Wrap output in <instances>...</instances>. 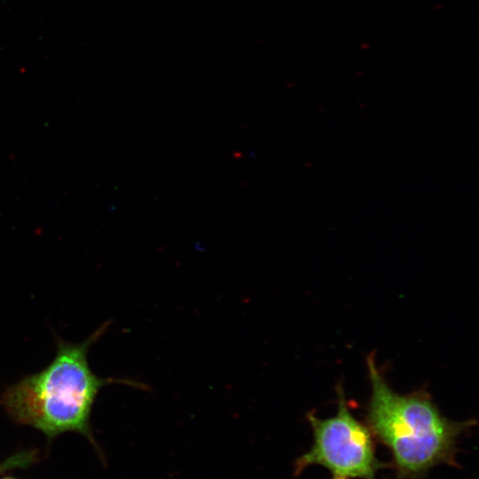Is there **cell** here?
Instances as JSON below:
<instances>
[{"label":"cell","mask_w":479,"mask_h":479,"mask_svg":"<svg viewBox=\"0 0 479 479\" xmlns=\"http://www.w3.org/2000/svg\"><path fill=\"white\" fill-rule=\"evenodd\" d=\"M109 323L80 343L58 339L55 357L44 369L6 387L0 405L11 419L35 428L49 438L75 431L92 440L90 417L102 387L121 383L151 390L148 384L136 380L100 378L91 371L88 351Z\"/></svg>","instance_id":"obj_1"},{"label":"cell","mask_w":479,"mask_h":479,"mask_svg":"<svg viewBox=\"0 0 479 479\" xmlns=\"http://www.w3.org/2000/svg\"><path fill=\"white\" fill-rule=\"evenodd\" d=\"M371 395L366 425L392 457L396 479H419L434 467H457L459 437L473 420L454 421L445 417L428 394H398L379 371L374 355L366 357Z\"/></svg>","instance_id":"obj_2"},{"label":"cell","mask_w":479,"mask_h":479,"mask_svg":"<svg viewBox=\"0 0 479 479\" xmlns=\"http://www.w3.org/2000/svg\"><path fill=\"white\" fill-rule=\"evenodd\" d=\"M337 390L338 407L334 416L321 419L311 412L307 413L313 444L295 459L294 475L319 465L337 477L375 479L383 465L376 457L374 437L367 425L350 412L342 389Z\"/></svg>","instance_id":"obj_3"},{"label":"cell","mask_w":479,"mask_h":479,"mask_svg":"<svg viewBox=\"0 0 479 479\" xmlns=\"http://www.w3.org/2000/svg\"><path fill=\"white\" fill-rule=\"evenodd\" d=\"M33 457L32 452H22L9 458L0 464V474L12 468L27 466L32 462Z\"/></svg>","instance_id":"obj_4"},{"label":"cell","mask_w":479,"mask_h":479,"mask_svg":"<svg viewBox=\"0 0 479 479\" xmlns=\"http://www.w3.org/2000/svg\"><path fill=\"white\" fill-rule=\"evenodd\" d=\"M333 479H346V478L334 476Z\"/></svg>","instance_id":"obj_5"},{"label":"cell","mask_w":479,"mask_h":479,"mask_svg":"<svg viewBox=\"0 0 479 479\" xmlns=\"http://www.w3.org/2000/svg\"><path fill=\"white\" fill-rule=\"evenodd\" d=\"M2 479H14V478H8V477H7V478H2Z\"/></svg>","instance_id":"obj_6"}]
</instances>
